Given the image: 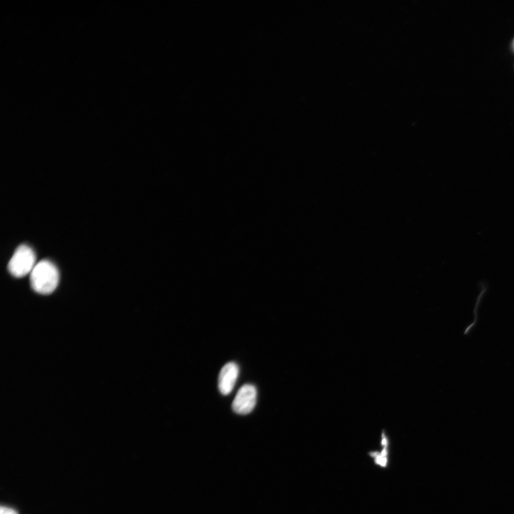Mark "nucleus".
<instances>
[{"instance_id": "423d86ee", "label": "nucleus", "mask_w": 514, "mask_h": 514, "mask_svg": "<svg viewBox=\"0 0 514 514\" xmlns=\"http://www.w3.org/2000/svg\"><path fill=\"white\" fill-rule=\"evenodd\" d=\"M513 49L514 51V40H513Z\"/></svg>"}, {"instance_id": "f257e3e1", "label": "nucleus", "mask_w": 514, "mask_h": 514, "mask_svg": "<svg viewBox=\"0 0 514 514\" xmlns=\"http://www.w3.org/2000/svg\"><path fill=\"white\" fill-rule=\"evenodd\" d=\"M60 275L56 266L48 261L37 263L30 273L32 289L40 294L53 293L59 284Z\"/></svg>"}, {"instance_id": "7ed1b4c3", "label": "nucleus", "mask_w": 514, "mask_h": 514, "mask_svg": "<svg viewBox=\"0 0 514 514\" xmlns=\"http://www.w3.org/2000/svg\"><path fill=\"white\" fill-rule=\"evenodd\" d=\"M256 390L251 384H245L238 391L232 403L233 411L241 415L251 413L256 404Z\"/></svg>"}, {"instance_id": "39448f33", "label": "nucleus", "mask_w": 514, "mask_h": 514, "mask_svg": "<svg viewBox=\"0 0 514 514\" xmlns=\"http://www.w3.org/2000/svg\"><path fill=\"white\" fill-rule=\"evenodd\" d=\"M1 514H18L15 510L4 507L1 508Z\"/></svg>"}, {"instance_id": "20e7f679", "label": "nucleus", "mask_w": 514, "mask_h": 514, "mask_svg": "<svg viewBox=\"0 0 514 514\" xmlns=\"http://www.w3.org/2000/svg\"><path fill=\"white\" fill-rule=\"evenodd\" d=\"M239 372V367L235 362L228 363L223 367L218 379L219 390L222 395L227 396L232 392Z\"/></svg>"}, {"instance_id": "f03ea898", "label": "nucleus", "mask_w": 514, "mask_h": 514, "mask_svg": "<svg viewBox=\"0 0 514 514\" xmlns=\"http://www.w3.org/2000/svg\"><path fill=\"white\" fill-rule=\"evenodd\" d=\"M36 256L34 251L27 245H20L14 253L8 265L11 274L21 278L31 273L34 268Z\"/></svg>"}]
</instances>
